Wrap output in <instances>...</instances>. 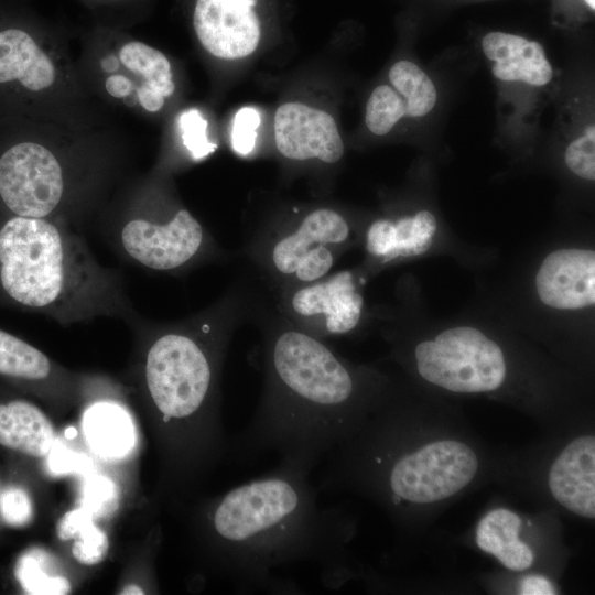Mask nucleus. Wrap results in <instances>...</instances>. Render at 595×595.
I'll return each mask as SVG.
<instances>
[{"label":"nucleus","mask_w":595,"mask_h":595,"mask_svg":"<svg viewBox=\"0 0 595 595\" xmlns=\"http://www.w3.org/2000/svg\"><path fill=\"white\" fill-rule=\"evenodd\" d=\"M584 2L592 11L595 10V0H584Z\"/></svg>","instance_id":"37"},{"label":"nucleus","mask_w":595,"mask_h":595,"mask_svg":"<svg viewBox=\"0 0 595 595\" xmlns=\"http://www.w3.org/2000/svg\"><path fill=\"white\" fill-rule=\"evenodd\" d=\"M120 61L130 71L143 76L144 85L159 91L165 98L174 93L175 84L171 64L160 51L142 42L133 41L122 46Z\"/></svg>","instance_id":"23"},{"label":"nucleus","mask_w":595,"mask_h":595,"mask_svg":"<svg viewBox=\"0 0 595 595\" xmlns=\"http://www.w3.org/2000/svg\"><path fill=\"white\" fill-rule=\"evenodd\" d=\"M482 48L493 62L491 73L499 80L544 86L553 77L545 51L537 41L494 31L483 37Z\"/></svg>","instance_id":"15"},{"label":"nucleus","mask_w":595,"mask_h":595,"mask_svg":"<svg viewBox=\"0 0 595 595\" xmlns=\"http://www.w3.org/2000/svg\"><path fill=\"white\" fill-rule=\"evenodd\" d=\"M51 359L24 339L0 328V376L25 382L50 380Z\"/></svg>","instance_id":"21"},{"label":"nucleus","mask_w":595,"mask_h":595,"mask_svg":"<svg viewBox=\"0 0 595 595\" xmlns=\"http://www.w3.org/2000/svg\"><path fill=\"white\" fill-rule=\"evenodd\" d=\"M436 230V219L428 210L397 220L379 218L366 231V250L381 263L400 257H412L425 252Z\"/></svg>","instance_id":"16"},{"label":"nucleus","mask_w":595,"mask_h":595,"mask_svg":"<svg viewBox=\"0 0 595 595\" xmlns=\"http://www.w3.org/2000/svg\"><path fill=\"white\" fill-rule=\"evenodd\" d=\"M261 0H195L193 28L212 55L236 60L250 55L261 37Z\"/></svg>","instance_id":"11"},{"label":"nucleus","mask_w":595,"mask_h":595,"mask_svg":"<svg viewBox=\"0 0 595 595\" xmlns=\"http://www.w3.org/2000/svg\"><path fill=\"white\" fill-rule=\"evenodd\" d=\"M52 556L41 549H32L20 556L15 576L28 594L64 595L69 593V582L54 573Z\"/></svg>","instance_id":"24"},{"label":"nucleus","mask_w":595,"mask_h":595,"mask_svg":"<svg viewBox=\"0 0 595 595\" xmlns=\"http://www.w3.org/2000/svg\"><path fill=\"white\" fill-rule=\"evenodd\" d=\"M133 85L130 79L122 75L109 76L106 80L107 91L117 98H121L131 93Z\"/></svg>","instance_id":"35"},{"label":"nucleus","mask_w":595,"mask_h":595,"mask_svg":"<svg viewBox=\"0 0 595 595\" xmlns=\"http://www.w3.org/2000/svg\"><path fill=\"white\" fill-rule=\"evenodd\" d=\"M250 321L261 333L262 392L252 420L234 436L235 462L275 453L280 465L311 474L357 424L358 381L326 343L256 293Z\"/></svg>","instance_id":"1"},{"label":"nucleus","mask_w":595,"mask_h":595,"mask_svg":"<svg viewBox=\"0 0 595 595\" xmlns=\"http://www.w3.org/2000/svg\"><path fill=\"white\" fill-rule=\"evenodd\" d=\"M182 141L193 160H202L212 154L217 144L207 137V121L197 109H187L178 119Z\"/></svg>","instance_id":"28"},{"label":"nucleus","mask_w":595,"mask_h":595,"mask_svg":"<svg viewBox=\"0 0 595 595\" xmlns=\"http://www.w3.org/2000/svg\"><path fill=\"white\" fill-rule=\"evenodd\" d=\"M46 456L47 467L55 475L87 473L93 466V462L88 456L73 452L61 442H55V440Z\"/></svg>","instance_id":"32"},{"label":"nucleus","mask_w":595,"mask_h":595,"mask_svg":"<svg viewBox=\"0 0 595 595\" xmlns=\"http://www.w3.org/2000/svg\"><path fill=\"white\" fill-rule=\"evenodd\" d=\"M520 517L508 509L497 508L486 513L476 528V543L480 550L498 559L511 571H526L534 555L519 539Z\"/></svg>","instance_id":"20"},{"label":"nucleus","mask_w":595,"mask_h":595,"mask_svg":"<svg viewBox=\"0 0 595 595\" xmlns=\"http://www.w3.org/2000/svg\"><path fill=\"white\" fill-rule=\"evenodd\" d=\"M72 539H76L72 548L73 555L82 564H97L107 555L108 538L95 524L91 515L84 517L74 530Z\"/></svg>","instance_id":"26"},{"label":"nucleus","mask_w":595,"mask_h":595,"mask_svg":"<svg viewBox=\"0 0 595 595\" xmlns=\"http://www.w3.org/2000/svg\"><path fill=\"white\" fill-rule=\"evenodd\" d=\"M564 160L567 167L577 176L595 180V128L585 129L583 136L573 140L566 148Z\"/></svg>","instance_id":"29"},{"label":"nucleus","mask_w":595,"mask_h":595,"mask_svg":"<svg viewBox=\"0 0 595 595\" xmlns=\"http://www.w3.org/2000/svg\"><path fill=\"white\" fill-rule=\"evenodd\" d=\"M122 595H142L144 594L143 589L137 585H128L126 586L121 593Z\"/></svg>","instance_id":"36"},{"label":"nucleus","mask_w":595,"mask_h":595,"mask_svg":"<svg viewBox=\"0 0 595 595\" xmlns=\"http://www.w3.org/2000/svg\"><path fill=\"white\" fill-rule=\"evenodd\" d=\"M104 235L121 259L153 272L181 275L225 257L212 234L182 206L143 207Z\"/></svg>","instance_id":"6"},{"label":"nucleus","mask_w":595,"mask_h":595,"mask_svg":"<svg viewBox=\"0 0 595 595\" xmlns=\"http://www.w3.org/2000/svg\"><path fill=\"white\" fill-rule=\"evenodd\" d=\"M80 502L94 518L111 513L118 506L115 483L102 475L87 477L82 487Z\"/></svg>","instance_id":"27"},{"label":"nucleus","mask_w":595,"mask_h":595,"mask_svg":"<svg viewBox=\"0 0 595 595\" xmlns=\"http://www.w3.org/2000/svg\"><path fill=\"white\" fill-rule=\"evenodd\" d=\"M420 376L452 392L476 393L499 388L506 377L500 347L480 331L458 326L414 349Z\"/></svg>","instance_id":"7"},{"label":"nucleus","mask_w":595,"mask_h":595,"mask_svg":"<svg viewBox=\"0 0 595 595\" xmlns=\"http://www.w3.org/2000/svg\"><path fill=\"white\" fill-rule=\"evenodd\" d=\"M256 289L234 282L204 310L174 322H153L137 313L127 322L142 339L143 380L163 423L204 419L218 423L219 380L228 345L249 320Z\"/></svg>","instance_id":"4"},{"label":"nucleus","mask_w":595,"mask_h":595,"mask_svg":"<svg viewBox=\"0 0 595 595\" xmlns=\"http://www.w3.org/2000/svg\"><path fill=\"white\" fill-rule=\"evenodd\" d=\"M0 512L8 524L23 527L32 519V501L23 489L7 488L0 495Z\"/></svg>","instance_id":"31"},{"label":"nucleus","mask_w":595,"mask_h":595,"mask_svg":"<svg viewBox=\"0 0 595 595\" xmlns=\"http://www.w3.org/2000/svg\"><path fill=\"white\" fill-rule=\"evenodd\" d=\"M519 593L521 595H553L556 589L547 577L528 575L520 582Z\"/></svg>","instance_id":"33"},{"label":"nucleus","mask_w":595,"mask_h":595,"mask_svg":"<svg viewBox=\"0 0 595 595\" xmlns=\"http://www.w3.org/2000/svg\"><path fill=\"white\" fill-rule=\"evenodd\" d=\"M260 113L252 107H244L235 116L231 130V145L240 155L249 154L256 144Z\"/></svg>","instance_id":"30"},{"label":"nucleus","mask_w":595,"mask_h":595,"mask_svg":"<svg viewBox=\"0 0 595 595\" xmlns=\"http://www.w3.org/2000/svg\"><path fill=\"white\" fill-rule=\"evenodd\" d=\"M65 196V171L44 145L22 142L1 154L0 202L4 215L60 220Z\"/></svg>","instance_id":"9"},{"label":"nucleus","mask_w":595,"mask_h":595,"mask_svg":"<svg viewBox=\"0 0 595 595\" xmlns=\"http://www.w3.org/2000/svg\"><path fill=\"white\" fill-rule=\"evenodd\" d=\"M540 300L558 310H577L595 303V252L560 249L541 263L537 278Z\"/></svg>","instance_id":"13"},{"label":"nucleus","mask_w":595,"mask_h":595,"mask_svg":"<svg viewBox=\"0 0 595 595\" xmlns=\"http://www.w3.org/2000/svg\"><path fill=\"white\" fill-rule=\"evenodd\" d=\"M0 304L63 326L136 314L117 270L99 263L67 223L0 216Z\"/></svg>","instance_id":"3"},{"label":"nucleus","mask_w":595,"mask_h":595,"mask_svg":"<svg viewBox=\"0 0 595 595\" xmlns=\"http://www.w3.org/2000/svg\"><path fill=\"white\" fill-rule=\"evenodd\" d=\"M310 474L280 465L217 497L207 509L206 530L220 571L238 591L299 594L295 582L274 569L311 561L325 585L342 573L345 523L321 508Z\"/></svg>","instance_id":"2"},{"label":"nucleus","mask_w":595,"mask_h":595,"mask_svg":"<svg viewBox=\"0 0 595 595\" xmlns=\"http://www.w3.org/2000/svg\"><path fill=\"white\" fill-rule=\"evenodd\" d=\"M477 456L467 444L441 440L397 457L385 472L387 498L428 504L444 500L465 488L476 476Z\"/></svg>","instance_id":"8"},{"label":"nucleus","mask_w":595,"mask_h":595,"mask_svg":"<svg viewBox=\"0 0 595 595\" xmlns=\"http://www.w3.org/2000/svg\"><path fill=\"white\" fill-rule=\"evenodd\" d=\"M55 79V68L32 36L21 29L0 31V83L19 80L25 88L39 91Z\"/></svg>","instance_id":"17"},{"label":"nucleus","mask_w":595,"mask_h":595,"mask_svg":"<svg viewBox=\"0 0 595 595\" xmlns=\"http://www.w3.org/2000/svg\"><path fill=\"white\" fill-rule=\"evenodd\" d=\"M83 431L90 448L104 458H122L136 446L132 418L126 408L115 401L91 403L83 414Z\"/></svg>","instance_id":"18"},{"label":"nucleus","mask_w":595,"mask_h":595,"mask_svg":"<svg viewBox=\"0 0 595 595\" xmlns=\"http://www.w3.org/2000/svg\"><path fill=\"white\" fill-rule=\"evenodd\" d=\"M271 303L296 327L321 339L350 333L359 324L364 307L349 270L271 293Z\"/></svg>","instance_id":"10"},{"label":"nucleus","mask_w":595,"mask_h":595,"mask_svg":"<svg viewBox=\"0 0 595 595\" xmlns=\"http://www.w3.org/2000/svg\"><path fill=\"white\" fill-rule=\"evenodd\" d=\"M553 498L571 512L595 518V437L570 442L554 459L548 476Z\"/></svg>","instance_id":"14"},{"label":"nucleus","mask_w":595,"mask_h":595,"mask_svg":"<svg viewBox=\"0 0 595 595\" xmlns=\"http://www.w3.org/2000/svg\"><path fill=\"white\" fill-rule=\"evenodd\" d=\"M137 93L139 102L145 110L150 112H155L160 110L164 105L165 97L144 84L139 87Z\"/></svg>","instance_id":"34"},{"label":"nucleus","mask_w":595,"mask_h":595,"mask_svg":"<svg viewBox=\"0 0 595 595\" xmlns=\"http://www.w3.org/2000/svg\"><path fill=\"white\" fill-rule=\"evenodd\" d=\"M389 79L404 99L408 116L423 117L434 108L436 88L416 64L405 60L398 61L389 71Z\"/></svg>","instance_id":"22"},{"label":"nucleus","mask_w":595,"mask_h":595,"mask_svg":"<svg viewBox=\"0 0 595 595\" xmlns=\"http://www.w3.org/2000/svg\"><path fill=\"white\" fill-rule=\"evenodd\" d=\"M247 234L242 255L270 293L327 275L351 236L343 214L315 207Z\"/></svg>","instance_id":"5"},{"label":"nucleus","mask_w":595,"mask_h":595,"mask_svg":"<svg viewBox=\"0 0 595 595\" xmlns=\"http://www.w3.org/2000/svg\"><path fill=\"white\" fill-rule=\"evenodd\" d=\"M53 442V426L36 405L20 399L0 403L2 446L30 456L44 457Z\"/></svg>","instance_id":"19"},{"label":"nucleus","mask_w":595,"mask_h":595,"mask_svg":"<svg viewBox=\"0 0 595 595\" xmlns=\"http://www.w3.org/2000/svg\"><path fill=\"white\" fill-rule=\"evenodd\" d=\"M405 115V101L402 96L383 84L372 90L367 101L365 121L370 132L383 136Z\"/></svg>","instance_id":"25"},{"label":"nucleus","mask_w":595,"mask_h":595,"mask_svg":"<svg viewBox=\"0 0 595 595\" xmlns=\"http://www.w3.org/2000/svg\"><path fill=\"white\" fill-rule=\"evenodd\" d=\"M274 139L279 152L294 161L317 159L336 163L344 143L334 118L301 102L280 106L274 116Z\"/></svg>","instance_id":"12"}]
</instances>
